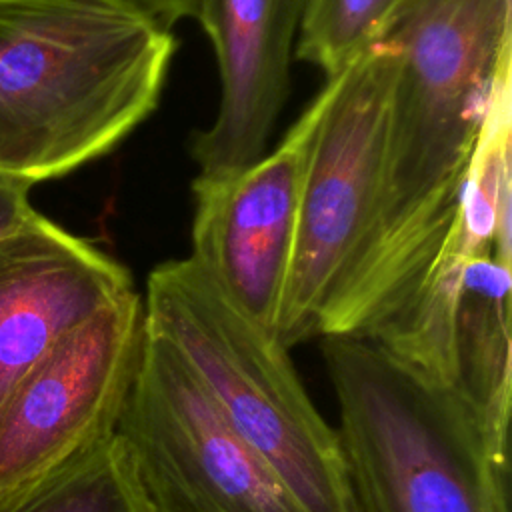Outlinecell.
<instances>
[{"mask_svg":"<svg viewBox=\"0 0 512 512\" xmlns=\"http://www.w3.org/2000/svg\"><path fill=\"white\" fill-rule=\"evenodd\" d=\"M308 0H200L196 20L212 42L220 106L190 138L198 176L240 172L266 152L290 90L292 48Z\"/></svg>","mask_w":512,"mask_h":512,"instance_id":"obj_11","label":"cell"},{"mask_svg":"<svg viewBox=\"0 0 512 512\" xmlns=\"http://www.w3.org/2000/svg\"><path fill=\"white\" fill-rule=\"evenodd\" d=\"M402 0H308L296 56L332 78L382 40Z\"/></svg>","mask_w":512,"mask_h":512,"instance_id":"obj_13","label":"cell"},{"mask_svg":"<svg viewBox=\"0 0 512 512\" xmlns=\"http://www.w3.org/2000/svg\"><path fill=\"white\" fill-rule=\"evenodd\" d=\"M142 342L134 290L64 336L0 410V488L52 470L114 434Z\"/></svg>","mask_w":512,"mask_h":512,"instance_id":"obj_8","label":"cell"},{"mask_svg":"<svg viewBox=\"0 0 512 512\" xmlns=\"http://www.w3.org/2000/svg\"><path fill=\"white\" fill-rule=\"evenodd\" d=\"M332 82L312 98L282 142L248 168L192 182V254L220 290L276 336L300 196Z\"/></svg>","mask_w":512,"mask_h":512,"instance_id":"obj_9","label":"cell"},{"mask_svg":"<svg viewBox=\"0 0 512 512\" xmlns=\"http://www.w3.org/2000/svg\"><path fill=\"white\" fill-rule=\"evenodd\" d=\"M358 512H510L508 464L470 410L362 336H322Z\"/></svg>","mask_w":512,"mask_h":512,"instance_id":"obj_4","label":"cell"},{"mask_svg":"<svg viewBox=\"0 0 512 512\" xmlns=\"http://www.w3.org/2000/svg\"><path fill=\"white\" fill-rule=\"evenodd\" d=\"M142 322L174 348L304 512H358L338 432L310 400L288 348L252 322L194 258L150 272Z\"/></svg>","mask_w":512,"mask_h":512,"instance_id":"obj_3","label":"cell"},{"mask_svg":"<svg viewBox=\"0 0 512 512\" xmlns=\"http://www.w3.org/2000/svg\"><path fill=\"white\" fill-rule=\"evenodd\" d=\"M32 186V182L0 174V240L16 232L34 212L30 204Z\"/></svg>","mask_w":512,"mask_h":512,"instance_id":"obj_14","label":"cell"},{"mask_svg":"<svg viewBox=\"0 0 512 512\" xmlns=\"http://www.w3.org/2000/svg\"><path fill=\"white\" fill-rule=\"evenodd\" d=\"M396 68L398 46L384 38L326 78L332 92L304 174L276 328L288 350L318 336L366 246L382 186Z\"/></svg>","mask_w":512,"mask_h":512,"instance_id":"obj_5","label":"cell"},{"mask_svg":"<svg viewBox=\"0 0 512 512\" xmlns=\"http://www.w3.org/2000/svg\"><path fill=\"white\" fill-rule=\"evenodd\" d=\"M170 28L122 0H0V174L64 176L158 106Z\"/></svg>","mask_w":512,"mask_h":512,"instance_id":"obj_2","label":"cell"},{"mask_svg":"<svg viewBox=\"0 0 512 512\" xmlns=\"http://www.w3.org/2000/svg\"><path fill=\"white\" fill-rule=\"evenodd\" d=\"M130 272L40 212L0 240V410L64 336L134 292Z\"/></svg>","mask_w":512,"mask_h":512,"instance_id":"obj_10","label":"cell"},{"mask_svg":"<svg viewBox=\"0 0 512 512\" xmlns=\"http://www.w3.org/2000/svg\"><path fill=\"white\" fill-rule=\"evenodd\" d=\"M166 28H172L178 20L196 18L200 0H122Z\"/></svg>","mask_w":512,"mask_h":512,"instance_id":"obj_15","label":"cell"},{"mask_svg":"<svg viewBox=\"0 0 512 512\" xmlns=\"http://www.w3.org/2000/svg\"><path fill=\"white\" fill-rule=\"evenodd\" d=\"M114 432L150 512H304L174 348L144 322Z\"/></svg>","mask_w":512,"mask_h":512,"instance_id":"obj_6","label":"cell"},{"mask_svg":"<svg viewBox=\"0 0 512 512\" xmlns=\"http://www.w3.org/2000/svg\"><path fill=\"white\" fill-rule=\"evenodd\" d=\"M0 512H150L116 432L34 478L0 488Z\"/></svg>","mask_w":512,"mask_h":512,"instance_id":"obj_12","label":"cell"},{"mask_svg":"<svg viewBox=\"0 0 512 512\" xmlns=\"http://www.w3.org/2000/svg\"><path fill=\"white\" fill-rule=\"evenodd\" d=\"M398 46L376 216L318 338L358 336L440 254L474 146L510 80V0H402L382 40Z\"/></svg>","mask_w":512,"mask_h":512,"instance_id":"obj_1","label":"cell"},{"mask_svg":"<svg viewBox=\"0 0 512 512\" xmlns=\"http://www.w3.org/2000/svg\"><path fill=\"white\" fill-rule=\"evenodd\" d=\"M510 262L452 226L430 266L358 334L458 398L510 464Z\"/></svg>","mask_w":512,"mask_h":512,"instance_id":"obj_7","label":"cell"}]
</instances>
